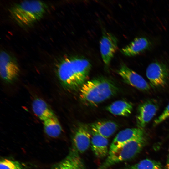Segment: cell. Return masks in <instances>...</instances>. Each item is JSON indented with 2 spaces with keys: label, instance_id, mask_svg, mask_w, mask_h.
I'll return each instance as SVG.
<instances>
[{
  "label": "cell",
  "instance_id": "obj_10",
  "mask_svg": "<svg viewBox=\"0 0 169 169\" xmlns=\"http://www.w3.org/2000/svg\"><path fill=\"white\" fill-rule=\"evenodd\" d=\"M117 72L125 83L137 89L143 91L150 89V85L143 77L125 64L122 65Z\"/></svg>",
  "mask_w": 169,
  "mask_h": 169
},
{
  "label": "cell",
  "instance_id": "obj_17",
  "mask_svg": "<svg viewBox=\"0 0 169 169\" xmlns=\"http://www.w3.org/2000/svg\"><path fill=\"white\" fill-rule=\"evenodd\" d=\"M112 114L123 116H128L131 113L133 105L131 103L123 100L115 101L106 108Z\"/></svg>",
  "mask_w": 169,
  "mask_h": 169
},
{
  "label": "cell",
  "instance_id": "obj_16",
  "mask_svg": "<svg viewBox=\"0 0 169 169\" xmlns=\"http://www.w3.org/2000/svg\"><path fill=\"white\" fill-rule=\"evenodd\" d=\"M32 107L34 114L43 121L55 115L47 102L41 98L34 99L32 103Z\"/></svg>",
  "mask_w": 169,
  "mask_h": 169
},
{
  "label": "cell",
  "instance_id": "obj_11",
  "mask_svg": "<svg viewBox=\"0 0 169 169\" xmlns=\"http://www.w3.org/2000/svg\"><path fill=\"white\" fill-rule=\"evenodd\" d=\"M145 135L144 129L138 127L127 128L122 130L116 135L112 141L108 154L113 152L125 143Z\"/></svg>",
  "mask_w": 169,
  "mask_h": 169
},
{
  "label": "cell",
  "instance_id": "obj_9",
  "mask_svg": "<svg viewBox=\"0 0 169 169\" xmlns=\"http://www.w3.org/2000/svg\"><path fill=\"white\" fill-rule=\"evenodd\" d=\"M118 41L112 34L103 33L100 42V51L102 58L105 66H109L117 49Z\"/></svg>",
  "mask_w": 169,
  "mask_h": 169
},
{
  "label": "cell",
  "instance_id": "obj_22",
  "mask_svg": "<svg viewBox=\"0 0 169 169\" xmlns=\"http://www.w3.org/2000/svg\"><path fill=\"white\" fill-rule=\"evenodd\" d=\"M165 169H169V153L167 156Z\"/></svg>",
  "mask_w": 169,
  "mask_h": 169
},
{
  "label": "cell",
  "instance_id": "obj_2",
  "mask_svg": "<svg viewBox=\"0 0 169 169\" xmlns=\"http://www.w3.org/2000/svg\"><path fill=\"white\" fill-rule=\"evenodd\" d=\"M118 91L111 80L100 77L87 81L79 90V97L84 104L95 106L116 95Z\"/></svg>",
  "mask_w": 169,
  "mask_h": 169
},
{
  "label": "cell",
  "instance_id": "obj_8",
  "mask_svg": "<svg viewBox=\"0 0 169 169\" xmlns=\"http://www.w3.org/2000/svg\"><path fill=\"white\" fill-rule=\"evenodd\" d=\"M91 135L87 125L83 124H79L73 134L72 149L79 154L85 152L91 144Z\"/></svg>",
  "mask_w": 169,
  "mask_h": 169
},
{
  "label": "cell",
  "instance_id": "obj_19",
  "mask_svg": "<svg viewBox=\"0 0 169 169\" xmlns=\"http://www.w3.org/2000/svg\"><path fill=\"white\" fill-rule=\"evenodd\" d=\"M122 169H163V168L160 162L146 159Z\"/></svg>",
  "mask_w": 169,
  "mask_h": 169
},
{
  "label": "cell",
  "instance_id": "obj_3",
  "mask_svg": "<svg viewBox=\"0 0 169 169\" xmlns=\"http://www.w3.org/2000/svg\"><path fill=\"white\" fill-rule=\"evenodd\" d=\"M47 5L40 1H25L15 4L10 9L11 15L19 25L31 26L40 19L45 13Z\"/></svg>",
  "mask_w": 169,
  "mask_h": 169
},
{
  "label": "cell",
  "instance_id": "obj_5",
  "mask_svg": "<svg viewBox=\"0 0 169 169\" xmlns=\"http://www.w3.org/2000/svg\"><path fill=\"white\" fill-rule=\"evenodd\" d=\"M20 72V68L16 60L7 52L1 51L0 73L3 81L8 84L13 83L18 79Z\"/></svg>",
  "mask_w": 169,
  "mask_h": 169
},
{
  "label": "cell",
  "instance_id": "obj_7",
  "mask_svg": "<svg viewBox=\"0 0 169 169\" xmlns=\"http://www.w3.org/2000/svg\"><path fill=\"white\" fill-rule=\"evenodd\" d=\"M159 106L155 100L151 99L143 101L138 105L136 116L137 126L143 129L156 114Z\"/></svg>",
  "mask_w": 169,
  "mask_h": 169
},
{
  "label": "cell",
  "instance_id": "obj_21",
  "mask_svg": "<svg viewBox=\"0 0 169 169\" xmlns=\"http://www.w3.org/2000/svg\"><path fill=\"white\" fill-rule=\"evenodd\" d=\"M169 117V103L163 112L154 121L153 125L155 126L161 123Z\"/></svg>",
  "mask_w": 169,
  "mask_h": 169
},
{
  "label": "cell",
  "instance_id": "obj_13",
  "mask_svg": "<svg viewBox=\"0 0 169 169\" xmlns=\"http://www.w3.org/2000/svg\"><path fill=\"white\" fill-rule=\"evenodd\" d=\"M87 125L91 135L97 134L107 138L113 134L118 127L116 123L110 120L97 121Z\"/></svg>",
  "mask_w": 169,
  "mask_h": 169
},
{
  "label": "cell",
  "instance_id": "obj_14",
  "mask_svg": "<svg viewBox=\"0 0 169 169\" xmlns=\"http://www.w3.org/2000/svg\"><path fill=\"white\" fill-rule=\"evenodd\" d=\"M149 41L143 37H136L130 44L121 49V53L129 57L138 55L147 49L150 46Z\"/></svg>",
  "mask_w": 169,
  "mask_h": 169
},
{
  "label": "cell",
  "instance_id": "obj_12",
  "mask_svg": "<svg viewBox=\"0 0 169 169\" xmlns=\"http://www.w3.org/2000/svg\"><path fill=\"white\" fill-rule=\"evenodd\" d=\"M51 169H85L79 153L72 149L63 160L54 165Z\"/></svg>",
  "mask_w": 169,
  "mask_h": 169
},
{
  "label": "cell",
  "instance_id": "obj_20",
  "mask_svg": "<svg viewBox=\"0 0 169 169\" xmlns=\"http://www.w3.org/2000/svg\"><path fill=\"white\" fill-rule=\"evenodd\" d=\"M24 164L18 161L7 158L2 159L0 162V169H27Z\"/></svg>",
  "mask_w": 169,
  "mask_h": 169
},
{
  "label": "cell",
  "instance_id": "obj_18",
  "mask_svg": "<svg viewBox=\"0 0 169 169\" xmlns=\"http://www.w3.org/2000/svg\"><path fill=\"white\" fill-rule=\"evenodd\" d=\"M43 122L44 131L48 136L53 138L57 137L60 136L62 129L56 115Z\"/></svg>",
  "mask_w": 169,
  "mask_h": 169
},
{
  "label": "cell",
  "instance_id": "obj_6",
  "mask_svg": "<svg viewBox=\"0 0 169 169\" xmlns=\"http://www.w3.org/2000/svg\"><path fill=\"white\" fill-rule=\"evenodd\" d=\"M146 75L151 85L154 87L164 86L169 77V69L165 64L158 62L151 63L146 70Z\"/></svg>",
  "mask_w": 169,
  "mask_h": 169
},
{
  "label": "cell",
  "instance_id": "obj_1",
  "mask_svg": "<svg viewBox=\"0 0 169 169\" xmlns=\"http://www.w3.org/2000/svg\"><path fill=\"white\" fill-rule=\"evenodd\" d=\"M91 67L90 61L82 56L68 57L58 64L56 75L64 88L75 91L79 90L87 81Z\"/></svg>",
  "mask_w": 169,
  "mask_h": 169
},
{
  "label": "cell",
  "instance_id": "obj_4",
  "mask_svg": "<svg viewBox=\"0 0 169 169\" xmlns=\"http://www.w3.org/2000/svg\"><path fill=\"white\" fill-rule=\"evenodd\" d=\"M145 136L133 139L121 146L107 158L97 169H107L118 163L131 159L138 155L145 145Z\"/></svg>",
  "mask_w": 169,
  "mask_h": 169
},
{
  "label": "cell",
  "instance_id": "obj_15",
  "mask_svg": "<svg viewBox=\"0 0 169 169\" xmlns=\"http://www.w3.org/2000/svg\"><path fill=\"white\" fill-rule=\"evenodd\" d=\"M91 146L95 156L102 158L108 155V141L107 138L97 134H92Z\"/></svg>",
  "mask_w": 169,
  "mask_h": 169
}]
</instances>
